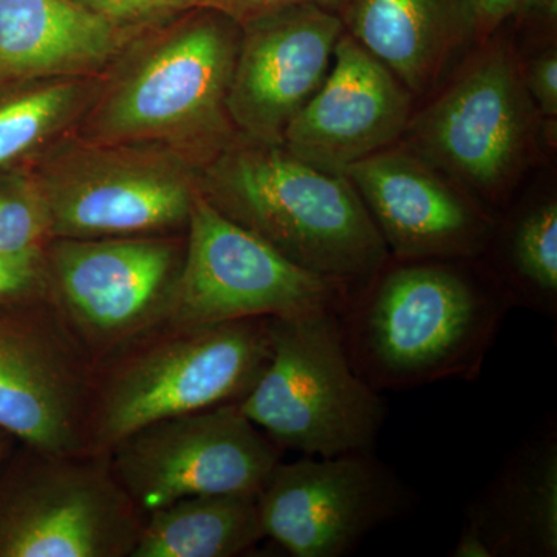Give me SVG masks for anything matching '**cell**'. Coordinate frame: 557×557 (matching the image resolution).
Segmentation results:
<instances>
[{"label":"cell","mask_w":557,"mask_h":557,"mask_svg":"<svg viewBox=\"0 0 557 557\" xmlns=\"http://www.w3.org/2000/svg\"><path fill=\"white\" fill-rule=\"evenodd\" d=\"M13 307L0 306V431L38 453L84 454L86 366L50 321Z\"/></svg>","instance_id":"obj_15"},{"label":"cell","mask_w":557,"mask_h":557,"mask_svg":"<svg viewBox=\"0 0 557 557\" xmlns=\"http://www.w3.org/2000/svg\"><path fill=\"white\" fill-rule=\"evenodd\" d=\"M51 242L54 288L86 343L112 347L166 318L182 267L174 242L145 236Z\"/></svg>","instance_id":"obj_12"},{"label":"cell","mask_w":557,"mask_h":557,"mask_svg":"<svg viewBox=\"0 0 557 557\" xmlns=\"http://www.w3.org/2000/svg\"><path fill=\"white\" fill-rule=\"evenodd\" d=\"M339 0H196L197 9L219 11L242 25L262 14L271 13L287 7L317 3L335 11Z\"/></svg>","instance_id":"obj_28"},{"label":"cell","mask_w":557,"mask_h":557,"mask_svg":"<svg viewBox=\"0 0 557 557\" xmlns=\"http://www.w3.org/2000/svg\"><path fill=\"white\" fill-rule=\"evenodd\" d=\"M10 435L5 434V432L0 431V463H2L3 457H5L7 449H9V438Z\"/></svg>","instance_id":"obj_30"},{"label":"cell","mask_w":557,"mask_h":557,"mask_svg":"<svg viewBox=\"0 0 557 557\" xmlns=\"http://www.w3.org/2000/svg\"><path fill=\"white\" fill-rule=\"evenodd\" d=\"M416 493L373 450L278 463L258 493L263 536L295 557H343L403 518Z\"/></svg>","instance_id":"obj_11"},{"label":"cell","mask_w":557,"mask_h":557,"mask_svg":"<svg viewBox=\"0 0 557 557\" xmlns=\"http://www.w3.org/2000/svg\"><path fill=\"white\" fill-rule=\"evenodd\" d=\"M271 355L237 405L281 450L335 457L373 450L386 399L351 368L338 311L271 318Z\"/></svg>","instance_id":"obj_5"},{"label":"cell","mask_w":557,"mask_h":557,"mask_svg":"<svg viewBox=\"0 0 557 557\" xmlns=\"http://www.w3.org/2000/svg\"><path fill=\"white\" fill-rule=\"evenodd\" d=\"M478 260L388 258L355 288L338 321L359 379L379 392L478 380L515 307Z\"/></svg>","instance_id":"obj_1"},{"label":"cell","mask_w":557,"mask_h":557,"mask_svg":"<svg viewBox=\"0 0 557 557\" xmlns=\"http://www.w3.org/2000/svg\"><path fill=\"white\" fill-rule=\"evenodd\" d=\"M336 11L287 7L240 25L228 112L240 137L282 145L288 124L327 78L343 33Z\"/></svg>","instance_id":"obj_14"},{"label":"cell","mask_w":557,"mask_h":557,"mask_svg":"<svg viewBox=\"0 0 557 557\" xmlns=\"http://www.w3.org/2000/svg\"><path fill=\"white\" fill-rule=\"evenodd\" d=\"M494 252L491 271L508 293L512 306H522L549 319L557 318V201L545 196L516 211L487 242L483 256ZM482 256V258H483Z\"/></svg>","instance_id":"obj_21"},{"label":"cell","mask_w":557,"mask_h":557,"mask_svg":"<svg viewBox=\"0 0 557 557\" xmlns=\"http://www.w3.org/2000/svg\"><path fill=\"white\" fill-rule=\"evenodd\" d=\"M412 115L405 84L344 32L327 78L288 124L282 146L318 170L344 175L401 141Z\"/></svg>","instance_id":"obj_16"},{"label":"cell","mask_w":557,"mask_h":557,"mask_svg":"<svg viewBox=\"0 0 557 557\" xmlns=\"http://www.w3.org/2000/svg\"><path fill=\"white\" fill-rule=\"evenodd\" d=\"M263 537L258 494H207L149 512L131 557H233Z\"/></svg>","instance_id":"obj_20"},{"label":"cell","mask_w":557,"mask_h":557,"mask_svg":"<svg viewBox=\"0 0 557 557\" xmlns=\"http://www.w3.org/2000/svg\"><path fill=\"white\" fill-rule=\"evenodd\" d=\"M98 76L33 79L2 86L0 171L53 145L83 116L100 89Z\"/></svg>","instance_id":"obj_22"},{"label":"cell","mask_w":557,"mask_h":557,"mask_svg":"<svg viewBox=\"0 0 557 557\" xmlns=\"http://www.w3.org/2000/svg\"><path fill=\"white\" fill-rule=\"evenodd\" d=\"M113 475L141 512L207 494H258L281 449L237 403L153 421L116 443Z\"/></svg>","instance_id":"obj_10"},{"label":"cell","mask_w":557,"mask_h":557,"mask_svg":"<svg viewBox=\"0 0 557 557\" xmlns=\"http://www.w3.org/2000/svg\"><path fill=\"white\" fill-rule=\"evenodd\" d=\"M47 240L49 212L33 174L0 182V256L40 259Z\"/></svg>","instance_id":"obj_23"},{"label":"cell","mask_w":557,"mask_h":557,"mask_svg":"<svg viewBox=\"0 0 557 557\" xmlns=\"http://www.w3.org/2000/svg\"><path fill=\"white\" fill-rule=\"evenodd\" d=\"M27 453L0 479V557L132 555L145 519L109 463Z\"/></svg>","instance_id":"obj_9"},{"label":"cell","mask_w":557,"mask_h":557,"mask_svg":"<svg viewBox=\"0 0 557 557\" xmlns=\"http://www.w3.org/2000/svg\"><path fill=\"white\" fill-rule=\"evenodd\" d=\"M166 318L174 327L343 309L344 285L318 276L223 215L197 189Z\"/></svg>","instance_id":"obj_8"},{"label":"cell","mask_w":557,"mask_h":557,"mask_svg":"<svg viewBox=\"0 0 557 557\" xmlns=\"http://www.w3.org/2000/svg\"><path fill=\"white\" fill-rule=\"evenodd\" d=\"M200 171L160 146L76 138L33 174L51 239L149 236L188 225Z\"/></svg>","instance_id":"obj_7"},{"label":"cell","mask_w":557,"mask_h":557,"mask_svg":"<svg viewBox=\"0 0 557 557\" xmlns=\"http://www.w3.org/2000/svg\"><path fill=\"white\" fill-rule=\"evenodd\" d=\"M472 46L485 42L509 22H556L557 0H468Z\"/></svg>","instance_id":"obj_25"},{"label":"cell","mask_w":557,"mask_h":557,"mask_svg":"<svg viewBox=\"0 0 557 557\" xmlns=\"http://www.w3.org/2000/svg\"><path fill=\"white\" fill-rule=\"evenodd\" d=\"M166 25L143 33L110 65L78 138L160 146L201 171L240 137L228 112L240 25L207 9Z\"/></svg>","instance_id":"obj_2"},{"label":"cell","mask_w":557,"mask_h":557,"mask_svg":"<svg viewBox=\"0 0 557 557\" xmlns=\"http://www.w3.org/2000/svg\"><path fill=\"white\" fill-rule=\"evenodd\" d=\"M491 557L557 556V423L545 418L469 502L467 520Z\"/></svg>","instance_id":"obj_18"},{"label":"cell","mask_w":557,"mask_h":557,"mask_svg":"<svg viewBox=\"0 0 557 557\" xmlns=\"http://www.w3.org/2000/svg\"><path fill=\"white\" fill-rule=\"evenodd\" d=\"M420 112L401 141L480 205L502 208L537 159L545 121L528 94L515 44L497 32Z\"/></svg>","instance_id":"obj_4"},{"label":"cell","mask_w":557,"mask_h":557,"mask_svg":"<svg viewBox=\"0 0 557 557\" xmlns=\"http://www.w3.org/2000/svg\"><path fill=\"white\" fill-rule=\"evenodd\" d=\"M271 318L175 327L109 380L87 428L95 454L164 418L239 403L271 355Z\"/></svg>","instance_id":"obj_6"},{"label":"cell","mask_w":557,"mask_h":557,"mask_svg":"<svg viewBox=\"0 0 557 557\" xmlns=\"http://www.w3.org/2000/svg\"><path fill=\"white\" fill-rule=\"evenodd\" d=\"M528 94L536 106L539 115L547 124L557 119V49L556 42L548 44L530 64H523Z\"/></svg>","instance_id":"obj_26"},{"label":"cell","mask_w":557,"mask_h":557,"mask_svg":"<svg viewBox=\"0 0 557 557\" xmlns=\"http://www.w3.org/2000/svg\"><path fill=\"white\" fill-rule=\"evenodd\" d=\"M141 35L73 0H0V87L98 75Z\"/></svg>","instance_id":"obj_17"},{"label":"cell","mask_w":557,"mask_h":557,"mask_svg":"<svg viewBox=\"0 0 557 557\" xmlns=\"http://www.w3.org/2000/svg\"><path fill=\"white\" fill-rule=\"evenodd\" d=\"M197 186L223 215L348 293L391 258L350 180L282 145L239 137L200 171Z\"/></svg>","instance_id":"obj_3"},{"label":"cell","mask_w":557,"mask_h":557,"mask_svg":"<svg viewBox=\"0 0 557 557\" xmlns=\"http://www.w3.org/2000/svg\"><path fill=\"white\" fill-rule=\"evenodd\" d=\"M40 259L0 256V306H17L42 289Z\"/></svg>","instance_id":"obj_27"},{"label":"cell","mask_w":557,"mask_h":557,"mask_svg":"<svg viewBox=\"0 0 557 557\" xmlns=\"http://www.w3.org/2000/svg\"><path fill=\"white\" fill-rule=\"evenodd\" d=\"M121 30L146 33L197 9L196 0H73Z\"/></svg>","instance_id":"obj_24"},{"label":"cell","mask_w":557,"mask_h":557,"mask_svg":"<svg viewBox=\"0 0 557 557\" xmlns=\"http://www.w3.org/2000/svg\"><path fill=\"white\" fill-rule=\"evenodd\" d=\"M335 11L413 97L434 90L458 50L472 46L468 0H339Z\"/></svg>","instance_id":"obj_19"},{"label":"cell","mask_w":557,"mask_h":557,"mask_svg":"<svg viewBox=\"0 0 557 557\" xmlns=\"http://www.w3.org/2000/svg\"><path fill=\"white\" fill-rule=\"evenodd\" d=\"M388 256L398 260L480 259L493 215L471 194L398 141L346 171Z\"/></svg>","instance_id":"obj_13"},{"label":"cell","mask_w":557,"mask_h":557,"mask_svg":"<svg viewBox=\"0 0 557 557\" xmlns=\"http://www.w3.org/2000/svg\"><path fill=\"white\" fill-rule=\"evenodd\" d=\"M449 556L453 557H491L483 539L479 536L474 528L465 523L461 528L460 536H458L456 545L450 549Z\"/></svg>","instance_id":"obj_29"}]
</instances>
